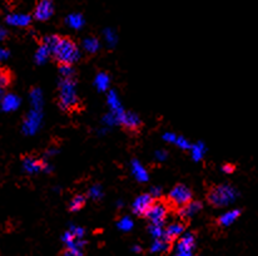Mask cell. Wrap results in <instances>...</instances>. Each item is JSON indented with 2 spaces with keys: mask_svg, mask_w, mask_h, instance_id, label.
Segmentation results:
<instances>
[{
  "mask_svg": "<svg viewBox=\"0 0 258 256\" xmlns=\"http://www.w3.org/2000/svg\"><path fill=\"white\" fill-rule=\"evenodd\" d=\"M59 104L64 111H72L79 104L77 83L74 78H60L59 84Z\"/></svg>",
  "mask_w": 258,
  "mask_h": 256,
  "instance_id": "obj_1",
  "label": "cell"
},
{
  "mask_svg": "<svg viewBox=\"0 0 258 256\" xmlns=\"http://www.w3.org/2000/svg\"><path fill=\"white\" fill-rule=\"evenodd\" d=\"M62 241L67 246V251L74 256H82L87 241H85V230L80 226L70 225L68 230L63 234Z\"/></svg>",
  "mask_w": 258,
  "mask_h": 256,
  "instance_id": "obj_2",
  "label": "cell"
},
{
  "mask_svg": "<svg viewBox=\"0 0 258 256\" xmlns=\"http://www.w3.org/2000/svg\"><path fill=\"white\" fill-rule=\"evenodd\" d=\"M53 55L60 64L73 65L80 59V50L74 41L69 38H60Z\"/></svg>",
  "mask_w": 258,
  "mask_h": 256,
  "instance_id": "obj_3",
  "label": "cell"
},
{
  "mask_svg": "<svg viewBox=\"0 0 258 256\" xmlns=\"http://www.w3.org/2000/svg\"><path fill=\"white\" fill-rule=\"evenodd\" d=\"M240 196V192L233 185L222 184L211 190L208 195V200L213 206L226 207L236 202Z\"/></svg>",
  "mask_w": 258,
  "mask_h": 256,
  "instance_id": "obj_4",
  "label": "cell"
},
{
  "mask_svg": "<svg viewBox=\"0 0 258 256\" xmlns=\"http://www.w3.org/2000/svg\"><path fill=\"white\" fill-rule=\"evenodd\" d=\"M41 122H43V111L41 109H33L26 114L25 119L23 122V132L26 136H34L41 127Z\"/></svg>",
  "mask_w": 258,
  "mask_h": 256,
  "instance_id": "obj_5",
  "label": "cell"
},
{
  "mask_svg": "<svg viewBox=\"0 0 258 256\" xmlns=\"http://www.w3.org/2000/svg\"><path fill=\"white\" fill-rule=\"evenodd\" d=\"M192 196H193V194H192L191 189L186 185H177L169 192L170 202L179 207L184 206L189 201H192Z\"/></svg>",
  "mask_w": 258,
  "mask_h": 256,
  "instance_id": "obj_6",
  "label": "cell"
},
{
  "mask_svg": "<svg viewBox=\"0 0 258 256\" xmlns=\"http://www.w3.org/2000/svg\"><path fill=\"white\" fill-rule=\"evenodd\" d=\"M23 170L29 175H35L39 172H50L52 166L47 161H40L35 157H25L23 160Z\"/></svg>",
  "mask_w": 258,
  "mask_h": 256,
  "instance_id": "obj_7",
  "label": "cell"
},
{
  "mask_svg": "<svg viewBox=\"0 0 258 256\" xmlns=\"http://www.w3.org/2000/svg\"><path fill=\"white\" fill-rule=\"evenodd\" d=\"M168 215V209L165 205L163 204H153L148 212L145 214L147 219L149 220L150 224L154 225H164L165 219Z\"/></svg>",
  "mask_w": 258,
  "mask_h": 256,
  "instance_id": "obj_8",
  "label": "cell"
},
{
  "mask_svg": "<svg viewBox=\"0 0 258 256\" xmlns=\"http://www.w3.org/2000/svg\"><path fill=\"white\" fill-rule=\"evenodd\" d=\"M54 14V3L53 0H39L34 9V18L39 21L49 20Z\"/></svg>",
  "mask_w": 258,
  "mask_h": 256,
  "instance_id": "obj_9",
  "label": "cell"
},
{
  "mask_svg": "<svg viewBox=\"0 0 258 256\" xmlns=\"http://www.w3.org/2000/svg\"><path fill=\"white\" fill-rule=\"evenodd\" d=\"M107 104L109 107V112L116 114L117 117L119 118V124H121V119L122 116L124 114L126 109L123 108V104H122L121 98H119L118 93H117L114 89H111V91L107 93Z\"/></svg>",
  "mask_w": 258,
  "mask_h": 256,
  "instance_id": "obj_10",
  "label": "cell"
},
{
  "mask_svg": "<svg viewBox=\"0 0 258 256\" xmlns=\"http://www.w3.org/2000/svg\"><path fill=\"white\" fill-rule=\"evenodd\" d=\"M153 204H154L153 202V197L149 194H143L134 200V202L132 205V210L135 215L142 216L147 214L148 210L150 209V206Z\"/></svg>",
  "mask_w": 258,
  "mask_h": 256,
  "instance_id": "obj_11",
  "label": "cell"
},
{
  "mask_svg": "<svg viewBox=\"0 0 258 256\" xmlns=\"http://www.w3.org/2000/svg\"><path fill=\"white\" fill-rule=\"evenodd\" d=\"M194 248H196V236H194V234L184 233L183 235L179 238L178 243H177L176 251L193 254Z\"/></svg>",
  "mask_w": 258,
  "mask_h": 256,
  "instance_id": "obj_12",
  "label": "cell"
},
{
  "mask_svg": "<svg viewBox=\"0 0 258 256\" xmlns=\"http://www.w3.org/2000/svg\"><path fill=\"white\" fill-rule=\"evenodd\" d=\"M5 21L8 25L16 26V28H25L31 23V16L25 13H10L6 15Z\"/></svg>",
  "mask_w": 258,
  "mask_h": 256,
  "instance_id": "obj_13",
  "label": "cell"
},
{
  "mask_svg": "<svg viewBox=\"0 0 258 256\" xmlns=\"http://www.w3.org/2000/svg\"><path fill=\"white\" fill-rule=\"evenodd\" d=\"M130 172H132L133 177L137 180L138 182H147L149 180V174H148L147 168L142 165L138 160H133L130 162Z\"/></svg>",
  "mask_w": 258,
  "mask_h": 256,
  "instance_id": "obj_14",
  "label": "cell"
},
{
  "mask_svg": "<svg viewBox=\"0 0 258 256\" xmlns=\"http://www.w3.org/2000/svg\"><path fill=\"white\" fill-rule=\"evenodd\" d=\"M0 104L4 112H14L20 107V98L14 93H6L0 101Z\"/></svg>",
  "mask_w": 258,
  "mask_h": 256,
  "instance_id": "obj_15",
  "label": "cell"
},
{
  "mask_svg": "<svg viewBox=\"0 0 258 256\" xmlns=\"http://www.w3.org/2000/svg\"><path fill=\"white\" fill-rule=\"evenodd\" d=\"M121 124L123 127H126L127 130H137L138 127L140 126V118L137 113L134 112H124V114L122 116Z\"/></svg>",
  "mask_w": 258,
  "mask_h": 256,
  "instance_id": "obj_16",
  "label": "cell"
},
{
  "mask_svg": "<svg viewBox=\"0 0 258 256\" xmlns=\"http://www.w3.org/2000/svg\"><path fill=\"white\" fill-rule=\"evenodd\" d=\"M202 204L199 201H189L188 204L184 205L179 210V215L184 219H192L196 215H198L202 210Z\"/></svg>",
  "mask_w": 258,
  "mask_h": 256,
  "instance_id": "obj_17",
  "label": "cell"
},
{
  "mask_svg": "<svg viewBox=\"0 0 258 256\" xmlns=\"http://www.w3.org/2000/svg\"><path fill=\"white\" fill-rule=\"evenodd\" d=\"M241 216V210L238 209H232L228 210V211L223 212L222 215L218 219V223H220L221 226H225V228H228L232 224H235L236 221L238 220V218Z\"/></svg>",
  "mask_w": 258,
  "mask_h": 256,
  "instance_id": "obj_18",
  "label": "cell"
},
{
  "mask_svg": "<svg viewBox=\"0 0 258 256\" xmlns=\"http://www.w3.org/2000/svg\"><path fill=\"white\" fill-rule=\"evenodd\" d=\"M184 234V225L182 223H172L165 228L164 236L169 241H173L176 239L181 238Z\"/></svg>",
  "mask_w": 258,
  "mask_h": 256,
  "instance_id": "obj_19",
  "label": "cell"
},
{
  "mask_svg": "<svg viewBox=\"0 0 258 256\" xmlns=\"http://www.w3.org/2000/svg\"><path fill=\"white\" fill-rule=\"evenodd\" d=\"M29 102H30V107L33 109H41L43 111V106H44V97H43V92L40 88H33L29 93Z\"/></svg>",
  "mask_w": 258,
  "mask_h": 256,
  "instance_id": "obj_20",
  "label": "cell"
},
{
  "mask_svg": "<svg viewBox=\"0 0 258 256\" xmlns=\"http://www.w3.org/2000/svg\"><path fill=\"white\" fill-rule=\"evenodd\" d=\"M65 24H67L70 29L79 30V29H82L85 24L84 16L80 13H70L69 15L65 18Z\"/></svg>",
  "mask_w": 258,
  "mask_h": 256,
  "instance_id": "obj_21",
  "label": "cell"
},
{
  "mask_svg": "<svg viewBox=\"0 0 258 256\" xmlns=\"http://www.w3.org/2000/svg\"><path fill=\"white\" fill-rule=\"evenodd\" d=\"M170 243H172V241L168 240L165 236L160 239H154L152 245H150V253L153 254L167 253V251L170 249Z\"/></svg>",
  "mask_w": 258,
  "mask_h": 256,
  "instance_id": "obj_22",
  "label": "cell"
},
{
  "mask_svg": "<svg viewBox=\"0 0 258 256\" xmlns=\"http://www.w3.org/2000/svg\"><path fill=\"white\" fill-rule=\"evenodd\" d=\"M94 87L99 92L108 91L109 87H111V78H109V75L104 72L98 73L96 78H94Z\"/></svg>",
  "mask_w": 258,
  "mask_h": 256,
  "instance_id": "obj_23",
  "label": "cell"
},
{
  "mask_svg": "<svg viewBox=\"0 0 258 256\" xmlns=\"http://www.w3.org/2000/svg\"><path fill=\"white\" fill-rule=\"evenodd\" d=\"M52 55H53L52 50H50L49 48L45 47L44 44H41L40 47L36 49L35 55H34V59H35V62L38 63V64H45Z\"/></svg>",
  "mask_w": 258,
  "mask_h": 256,
  "instance_id": "obj_24",
  "label": "cell"
},
{
  "mask_svg": "<svg viewBox=\"0 0 258 256\" xmlns=\"http://www.w3.org/2000/svg\"><path fill=\"white\" fill-rule=\"evenodd\" d=\"M83 48L89 54H94L101 49V41L94 36H88V38H85L83 40Z\"/></svg>",
  "mask_w": 258,
  "mask_h": 256,
  "instance_id": "obj_25",
  "label": "cell"
},
{
  "mask_svg": "<svg viewBox=\"0 0 258 256\" xmlns=\"http://www.w3.org/2000/svg\"><path fill=\"white\" fill-rule=\"evenodd\" d=\"M189 151H191V156L192 158H193V161L199 162V161L203 160L204 155H206L207 152V147L203 142H196L192 145L191 150Z\"/></svg>",
  "mask_w": 258,
  "mask_h": 256,
  "instance_id": "obj_26",
  "label": "cell"
},
{
  "mask_svg": "<svg viewBox=\"0 0 258 256\" xmlns=\"http://www.w3.org/2000/svg\"><path fill=\"white\" fill-rule=\"evenodd\" d=\"M103 38L109 48H114L118 43V34L113 28H109V26L103 30Z\"/></svg>",
  "mask_w": 258,
  "mask_h": 256,
  "instance_id": "obj_27",
  "label": "cell"
},
{
  "mask_svg": "<svg viewBox=\"0 0 258 256\" xmlns=\"http://www.w3.org/2000/svg\"><path fill=\"white\" fill-rule=\"evenodd\" d=\"M117 228L121 231H123V233H129V231H132L133 228H134V221L129 218V216H123L118 221V224H117Z\"/></svg>",
  "mask_w": 258,
  "mask_h": 256,
  "instance_id": "obj_28",
  "label": "cell"
},
{
  "mask_svg": "<svg viewBox=\"0 0 258 256\" xmlns=\"http://www.w3.org/2000/svg\"><path fill=\"white\" fill-rule=\"evenodd\" d=\"M85 205V197L82 196V195H77V196L73 197L69 202V209L70 211L77 212L79 210L83 209V206Z\"/></svg>",
  "mask_w": 258,
  "mask_h": 256,
  "instance_id": "obj_29",
  "label": "cell"
},
{
  "mask_svg": "<svg viewBox=\"0 0 258 256\" xmlns=\"http://www.w3.org/2000/svg\"><path fill=\"white\" fill-rule=\"evenodd\" d=\"M148 231H149V235L152 236L153 240H154V239L164 238V225H154V224H150L149 228H148Z\"/></svg>",
  "mask_w": 258,
  "mask_h": 256,
  "instance_id": "obj_30",
  "label": "cell"
},
{
  "mask_svg": "<svg viewBox=\"0 0 258 256\" xmlns=\"http://www.w3.org/2000/svg\"><path fill=\"white\" fill-rule=\"evenodd\" d=\"M103 189H102L101 185H93V186L88 190V197L92 200H96V201L101 200L102 197H103Z\"/></svg>",
  "mask_w": 258,
  "mask_h": 256,
  "instance_id": "obj_31",
  "label": "cell"
},
{
  "mask_svg": "<svg viewBox=\"0 0 258 256\" xmlns=\"http://www.w3.org/2000/svg\"><path fill=\"white\" fill-rule=\"evenodd\" d=\"M59 36L58 35H47L43 38V41H41V44H44L45 47L49 48L52 50V53L54 52V48L57 47L58 41H59Z\"/></svg>",
  "mask_w": 258,
  "mask_h": 256,
  "instance_id": "obj_32",
  "label": "cell"
},
{
  "mask_svg": "<svg viewBox=\"0 0 258 256\" xmlns=\"http://www.w3.org/2000/svg\"><path fill=\"white\" fill-rule=\"evenodd\" d=\"M103 124H104V127H107V128L109 130V128H112V127L119 124V118L114 113L109 112V113H107L106 116H104Z\"/></svg>",
  "mask_w": 258,
  "mask_h": 256,
  "instance_id": "obj_33",
  "label": "cell"
},
{
  "mask_svg": "<svg viewBox=\"0 0 258 256\" xmlns=\"http://www.w3.org/2000/svg\"><path fill=\"white\" fill-rule=\"evenodd\" d=\"M60 78H74L75 70L73 65L70 64H62L59 67Z\"/></svg>",
  "mask_w": 258,
  "mask_h": 256,
  "instance_id": "obj_34",
  "label": "cell"
},
{
  "mask_svg": "<svg viewBox=\"0 0 258 256\" xmlns=\"http://www.w3.org/2000/svg\"><path fill=\"white\" fill-rule=\"evenodd\" d=\"M174 145H176L177 147L182 148V150H191L192 147V143L189 142L188 138L183 137V136H177V140L176 142H174Z\"/></svg>",
  "mask_w": 258,
  "mask_h": 256,
  "instance_id": "obj_35",
  "label": "cell"
},
{
  "mask_svg": "<svg viewBox=\"0 0 258 256\" xmlns=\"http://www.w3.org/2000/svg\"><path fill=\"white\" fill-rule=\"evenodd\" d=\"M163 140L167 143H174L177 140V135L173 132H165L163 133Z\"/></svg>",
  "mask_w": 258,
  "mask_h": 256,
  "instance_id": "obj_36",
  "label": "cell"
},
{
  "mask_svg": "<svg viewBox=\"0 0 258 256\" xmlns=\"http://www.w3.org/2000/svg\"><path fill=\"white\" fill-rule=\"evenodd\" d=\"M148 194H149L150 196L153 197V200L159 199V197L162 196V189H160V187H158V186H153L152 189L149 190V192H148Z\"/></svg>",
  "mask_w": 258,
  "mask_h": 256,
  "instance_id": "obj_37",
  "label": "cell"
},
{
  "mask_svg": "<svg viewBox=\"0 0 258 256\" xmlns=\"http://www.w3.org/2000/svg\"><path fill=\"white\" fill-rule=\"evenodd\" d=\"M154 156H155V160L159 161V162H163V161L167 160L168 153H167V151H164V150H158V151H155Z\"/></svg>",
  "mask_w": 258,
  "mask_h": 256,
  "instance_id": "obj_38",
  "label": "cell"
},
{
  "mask_svg": "<svg viewBox=\"0 0 258 256\" xmlns=\"http://www.w3.org/2000/svg\"><path fill=\"white\" fill-rule=\"evenodd\" d=\"M235 170H236V167H235V165H232V163H226V165L222 166V171L227 175L233 174V172H235Z\"/></svg>",
  "mask_w": 258,
  "mask_h": 256,
  "instance_id": "obj_39",
  "label": "cell"
},
{
  "mask_svg": "<svg viewBox=\"0 0 258 256\" xmlns=\"http://www.w3.org/2000/svg\"><path fill=\"white\" fill-rule=\"evenodd\" d=\"M9 55H10V53H9L8 49L0 47V62H3V60L8 59Z\"/></svg>",
  "mask_w": 258,
  "mask_h": 256,
  "instance_id": "obj_40",
  "label": "cell"
},
{
  "mask_svg": "<svg viewBox=\"0 0 258 256\" xmlns=\"http://www.w3.org/2000/svg\"><path fill=\"white\" fill-rule=\"evenodd\" d=\"M58 153V150L55 147H50L49 150L47 151V152H45V157L47 158H50V157H53V156L54 155H57Z\"/></svg>",
  "mask_w": 258,
  "mask_h": 256,
  "instance_id": "obj_41",
  "label": "cell"
},
{
  "mask_svg": "<svg viewBox=\"0 0 258 256\" xmlns=\"http://www.w3.org/2000/svg\"><path fill=\"white\" fill-rule=\"evenodd\" d=\"M6 35H8V31H6V29L4 28L3 25H0V41L4 40V39L6 38Z\"/></svg>",
  "mask_w": 258,
  "mask_h": 256,
  "instance_id": "obj_42",
  "label": "cell"
},
{
  "mask_svg": "<svg viewBox=\"0 0 258 256\" xmlns=\"http://www.w3.org/2000/svg\"><path fill=\"white\" fill-rule=\"evenodd\" d=\"M132 251H133V253L139 254V253H142V248H140L139 245H133L132 246Z\"/></svg>",
  "mask_w": 258,
  "mask_h": 256,
  "instance_id": "obj_43",
  "label": "cell"
},
{
  "mask_svg": "<svg viewBox=\"0 0 258 256\" xmlns=\"http://www.w3.org/2000/svg\"><path fill=\"white\" fill-rule=\"evenodd\" d=\"M173 256H193V254H189V253H179V251H176Z\"/></svg>",
  "mask_w": 258,
  "mask_h": 256,
  "instance_id": "obj_44",
  "label": "cell"
},
{
  "mask_svg": "<svg viewBox=\"0 0 258 256\" xmlns=\"http://www.w3.org/2000/svg\"><path fill=\"white\" fill-rule=\"evenodd\" d=\"M4 91H5V88H4L3 85H0V101H1V99H3V97H4Z\"/></svg>",
  "mask_w": 258,
  "mask_h": 256,
  "instance_id": "obj_45",
  "label": "cell"
},
{
  "mask_svg": "<svg viewBox=\"0 0 258 256\" xmlns=\"http://www.w3.org/2000/svg\"><path fill=\"white\" fill-rule=\"evenodd\" d=\"M63 256H74V255H73L72 253H69V251L65 250V251H64V254H63Z\"/></svg>",
  "mask_w": 258,
  "mask_h": 256,
  "instance_id": "obj_46",
  "label": "cell"
},
{
  "mask_svg": "<svg viewBox=\"0 0 258 256\" xmlns=\"http://www.w3.org/2000/svg\"><path fill=\"white\" fill-rule=\"evenodd\" d=\"M117 205H118V207H122L123 206V201H121V200H119V201H117Z\"/></svg>",
  "mask_w": 258,
  "mask_h": 256,
  "instance_id": "obj_47",
  "label": "cell"
}]
</instances>
